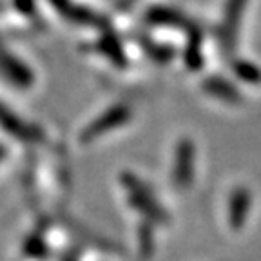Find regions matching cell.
Here are the masks:
<instances>
[{"instance_id":"5","label":"cell","mask_w":261,"mask_h":261,"mask_svg":"<svg viewBox=\"0 0 261 261\" xmlns=\"http://www.w3.org/2000/svg\"><path fill=\"white\" fill-rule=\"evenodd\" d=\"M151 18L154 22H158V24H169V25H178V28H184L185 31H191V29L196 28L191 20H185L179 13L169 11V9H156V11L152 13Z\"/></svg>"},{"instance_id":"2","label":"cell","mask_w":261,"mask_h":261,"mask_svg":"<svg viewBox=\"0 0 261 261\" xmlns=\"http://www.w3.org/2000/svg\"><path fill=\"white\" fill-rule=\"evenodd\" d=\"M192 171H194V145H192V142L184 140L178 145V151H176V184L179 187H185L187 184H191Z\"/></svg>"},{"instance_id":"4","label":"cell","mask_w":261,"mask_h":261,"mask_svg":"<svg viewBox=\"0 0 261 261\" xmlns=\"http://www.w3.org/2000/svg\"><path fill=\"white\" fill-rule=\"evenodd\" d=\"M185 60H187V65L191 69H200L201 64H203V58H201V33L198 28L189 31V45Z\"/></svg>"},{"instance_id":"6","label":"cell","mask_w":261,"mask_h":261,"mask_svg":"<svg viewBox=\"0 0 261 261\" xmlns=\"http://www.w3.org/2000/svg\"><path fill=\"white\" fill-rule=\"evenodd\" d=\"M232 67H234V73H236L241 80L250 82V84H257V82H261V71L257 69L256 65L250 64V62L238 60L232 64Z\"/></svg>"},{"instance_id":"7","label":"cell","mask_w":261,"mask_h":261,"mask_svg":"<svg viewBox=\"0 0 261 261\" xmlns=\"http://www.w3.org/2000/svg\"><path fill=\"white\" fill-rule=\"evenodd\" d=\"M247 207H249V194L245 191H238L232 198V211H230V216L232 218L230 220L234 223H238L241 220V216H243V212L247 211Z\"/></svg>"},{"instance_id":"1","label":"cell","mask_w":261,"mask_h":261,"mask_svg":"<svg viewBox=\"0 0 261 261\" xmlns=\"http://www.w3.org/2000/svg\"><path fill=\"white\" fill-rule=\"evenodd\" d=\"M243 8H245V0H228L227 2L225 20L220 29V42H221V49H223L225 53H230L234 49V42H236L234 35H236L238 22H240Z\"/></svg>"},{"instance_id":"3","label":"cell","mask_w":261,"mask_h":261,"mask_svg":"<svg viewBox=\"0 0 261 261\" xmlns=\"http://www.w3.org/2000/svg\"><path fill=\"white\" fill-rule=\"evenodd\" d=\"M203 89L207 91L208 94H212V96H216V98H221V100H225V102H228V103H240L241 102L240 91L220 76L208 78V80L203 84Z\"/></svg>"}]
</instances>
